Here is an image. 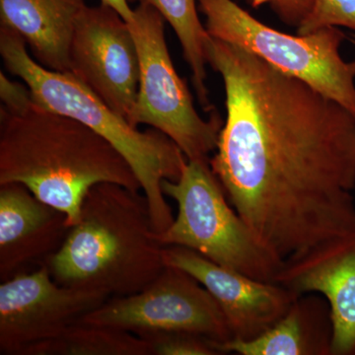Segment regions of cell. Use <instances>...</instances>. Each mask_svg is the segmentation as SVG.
I'll list each match as a JSON object with an SVG mask.
<instances>
[{"label": "cell", "instance_id": "16", "mask_svg": "<svg viewBox=\"0 0 355 355\" xmlns=\"http://www.w3.org/2000/svg\"><path fill=\"white\" fill-rule=\"evenodd\" d=\"M23 355H153V350L130 331L77 321L55 338L32 345Z\"/></svg>", "mask_w": 355, "mask_h": 355}, {"label": "cell", "instance_id": "11", "mask_svg": "<svg viewBox=\"0 0 355 355\" xmlns=\"http://www.w3.org/2000/svg\"><path fill=\"white\" fill-rule=\"evenodd\" d=\"M163 259L166 266L190 273L211 294L235 340L263 335L298 297L286 287L224 268L187 248L164 247Z\"/></svg>", "mask_w": 355, "mask_h": 355}, {"label": "cell", "instance_id": "19", "mask_svg": "<svg viewBox=\"0 0 355 355\" xmlns=\"http://www.w3.org/2000/svg\"><path fill=\"white\" fill-rule=\"evenodd\" d=\"M328 27L355 31V0H314L309 14L297 27V34L309 35Z\"/></svg>", "mask_w": 355, "mask_h": 355}, {"label": "cell", "instance_id": "4", "mask_svg": "<svg viewBox=\"0 0 355 355\" xmlns=\"http://www.w3.org/2000/svg\"><path fill=\"white\" fill-rule=\"evenodd\" d=\"M0 53L6 69L24 81L37 105L80 121L121 154L148 202L154 231L165 232L174 216L162 183L181 176L188 159L180 147L155 128L140 132L70 72L40 64L28 53L25 40L4 26L0 27Z\"/></svg>", "mask_w": 355, "mask_h": 355}, {"label": "cell", "instance_id": "10", "mask_svg": "<svg viewBox=\"0 0 355 355\" xmlns=\"http://www.w3.org/2000/svg\"><path fill=\"white\" fill-rule=\"evenodd\" d=\"M41 265L0 286V354L23 355L111 298L104 292L60 286L48 266Z\"/></svg>", "mask_w": 355, "mask_h": 355}, {"label": "cell", "instance_id": "9", "mask_svg": "<svg viewBox=\"0 0 355 355\" xmlns=\"http://www.w3.org/2000/svg\"><path fill=\"white\" fill-rule=\"evenodd\" d=\"M69 62L70 73L132 125L140 67L127 21L104 3L84 7L72 35Z\"/></svg>", "mask_w": 355, "mask_h": 355}, {"label": "cell", "instance_id": "14", "mask_svg": "<svg viewBox=\"0 0 355 355\" xmlns=\"http://www.w3.org/2000/svg\"><path fill=\"white\" fill-rule=\"evenodd\" d=\"M85 6V0H0V21L25 40L40 64L69 72L72 35Z\"/></svg>", "mask_w": 355, "mask_h": 355}, {"label": "cell", "instance_id": "5", "mask_svg": "<svg viewBox=\"0 0 355 355\" xmlns=\"http://www.w3.org/2000/svg\"><path fill=\"white\" fill-rule=\"evenodd\" d=\"M162 191L178 205L170 227L155 233L163 247L187 248L217 265L273 282L284 261L258 241L230 205L209 160L187 161L177 181H163Z\"/></svg>", "mask_w": 355, "mask_h": 355}, {"label": "cell", "instance_id": "12", "mask_svg": "<svg viewBox=\"0 0 355 355\" xmlns=\"http://www.w3.org/2000/svg\"><path fill=\"white\" fill-rule=\"evenodd\" d=\"M273 282L297 296H323L333 324L331 355H355V229L284 261Z\"/></svg>", "mask_w": 355, "mask_h": 355}, {"label": "cell", "instance_id": "13", "mask_svg": "<svg viewBox=\"0 0 355 355\" xmlns=\"http://www.w3.org/2000/svg\"><path fill=\"white\" fill-rule=\"evenodd\" d=\"M67 216L23 184H0V279L55 253L69 230Z\"/></svg>", "mask_w": 355, "mask_h": 355}, {"label": "cell", "instance_id": "1", "mask_svg": "<svg viewBox=\"0 0 355 355\" xmlns=\"http://www.w3.org/2000/svg\"><path fill=\"white\" fill-rule=\"evenodd\" d=\"M225 90L212 171L254 237L282 261L355 229V118L304 81L212 38Z\"/></svg>", "mask_w": 355, "mask_h": 355}, {"label": "cell", "instance_id": "2", "mask_svg": "<svg viewBox=\"0 0 355 355\" xmlns=\"http://www.w3.org/2000/svg\"><path fill=\"white\" fill-rule=\"evenodd\" d=\"M23 184L67 216L80 218L88 191L101 183L139 193L128 161L87 125L33 102L19 112L0 107V184Z\"/></svg>", "mask_w": 355, "mask_h": 355}, {"label": "cell", "instance_id": "7", "mask_svg": "<svg viewBox=\"0 0 355 355\" xmlns=\"http://www.w3.org/2000/svg\"><path fill=\"white\" fill-rule=\"evenodd\" d=\"M127 21L139 58V85L132 125L160 130L180 147L188 160H209L223 123L214 113L198 114L186 83L173 64L165 39V19L146 0H139Z\"/></svg>", "mask_w": 355, "mask_h": 355}, {"label": "cell", "instance_id": "18", "mask_svg": "<svg viewBox=\"0 0 355 355\" xmlns=\"http://www.w3.org/2000/svg\"><path fill=\"white\" fill-rule=\"evenodd\" d=\"M153 355H220L216 340L190 331H160L141 336ZM218 343V342H217Z\"/></svg>", "mask_w": 355, "mask_h": 355}, {"label": "cell", "instance_id": "15", "mask_svg": "<svg viewBox=\"0 0 355 355\" xmlns=\"http://www.w3.org/2000/svg\"><path fill=\"white\" fill-rule=\"evenodd\" d=\"M333 324L329 303L316 293L303 294L272 328L253 340L216 343L221 354L331 355Z\"/></svg>", "mask_w": 355, "mask_h": 355}, {"label": "cell", "instance_id": "6", "mask_svg": "<svg viewBox=\"0 0 355 355\" xmlns=\"http://www.w3.org/2000/svg\"><path fill=\"white\" fill-rule=\"evenodd\" d=\"M212 38L241 46L287 76L304 81L355 118V60L340 55L345 34L328 27L291 35L263 24L233 0H198Z\"/></svg>", "mask_w": 355, "mask_h": 355}, {"label": "cell", "instance_id": "22", "mask_svg": "<svg viewBox=\"0 0 355 355\" xmlns=\"http://www.w3.org/2000/svg\"><path fill=\"white\" fill-rule=\"evenodd\" d=\"M130 1L132 0H101V3L111 6L125 21L130 20L132 17L133 9L130 8Z\"/></svg>", "mask_w": 355, "mask_h": 355}, {"label": "cell", "instance_id": "3", "mask_svg": "<svg viewBox=\"0 0 355 355\" xmlns=\"http://www.w3.org/2000/svg\"><path fill=\"white\" fill-rule=\"evenodd\" d=\"M146 196L113 183L96 184L62 246L40 263L62 286L132 295L166 265Z\"/></svg>", "mask_w": 355, "mask_h": 355}, {"label": "cell", "instance_id": "17", "mask_svg": "<svg viewBox=\"0 0 355 355\" xmlns=\"http://www.w3.org/2000/svg\"><path fill=\"white\" fill-rule=\"evenodd\" d=\"M167 21L181 43L184 60L191 71V80L198 102L211 112L207 80V46L211 37L198 17V0H146Z\"/></svg>", "mask_w": 355, "mask_h": 355}, {"label": "cell", "instance_id": "20", "mask_svg": "<svg viewBox=\"0 0 355 355\" xmlns=\"http://www.w3.org/2000/svg\"><path fill=\"white\" fill-rule=\"evenodd\" d=\"M252 8L268 6L284 24L298 27L312 9L314 0H243Z\"/></svg>", "mask_w": 355, "mask_h": 355}, {"label": "cell", "instance_id": "21", "mask_svg": "<svg viewBox=\"0 0 355 355\" xmlns=\"http://www.w3.org/2000/svg\"><path fill=\"white\" fill-rule=\"evenodd\" d=\"M0 98L2 107L8 111L19 112L31 106V91L28 86L11 80L1 71L0 74Z\"/></svg>", "mask_w": 355, "mask_h": 355}, {"label": "cell", "instance_id": "8", "mask_svg": "<svg viewBox=\"0 0 355 355\" xmlns=\"http://www.w3.org/2000/svg\"><path fill=\"white\" fill-rule=\"evenodd\" d=\"M78 321L130 331L140 338L160 331H190L218 343L233 338L211 294L190 273L170 266L146 288L111 297Z\"/></svg>", "mask_w": 355, "mask_h": 355}]
</instances>
